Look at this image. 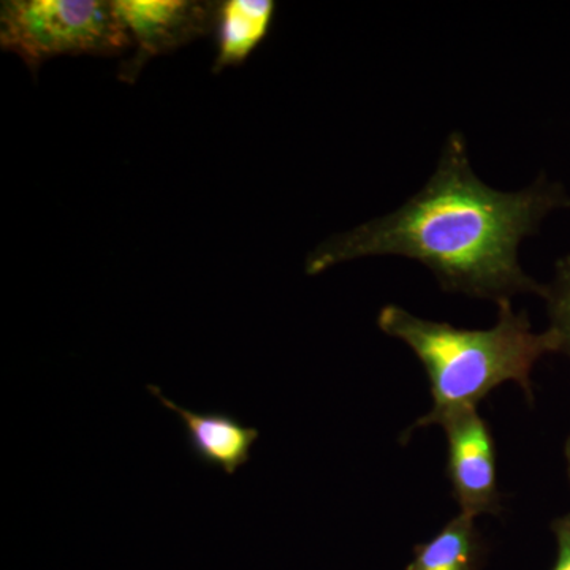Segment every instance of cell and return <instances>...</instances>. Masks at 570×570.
I'll return each instance as SVG.
<instances>
[{
  "instance_id": "6da1fadb",
  "label": "cell",
  "mask_w": 570,
  "mask_h": 570,
  "mask_svg": "<svg viewBox=\"0 0 570 570\" xmlns=\"http://www.w3.org/2000/svg\"><path fill=\"white\" fill-rule=\"evenodd\" d=\"M564 208H570L568 190L546 175L515 193L483 183L472 168L466 138L452 132L417 194L393 213L326 238L307 255L306 275L397 255L426 266L449 294L497 305L520 294L542 296L543 284L520 264V245Z\"/></svg>"
},
{
  "instance_id": "7a4b0ae2",
  "label": "cell",
  "mask_w": 570,
  "mask_h": 570,
  "mask_svg": "<svg viewBox=\"0 0 570 570\" xmlns=\"http://www.w3.org/2000/svg\"><path fill=\"white\" fill-rule=\"evenodd\" d=\"M377 326L414 352L430 381L433 407L409 433L438 425L460 409L478 407L504 382H515L528 400H534L531 376L535 363L560 351L553 332H534L528 314L517 313L512 302L499 303L497 324L487 330L430 321L397 305L382 307Z\"/></svg>"
},
{
  "instance_id": "3957f363",
  "label": "cell",
  "mask_w": 570,
  "mask_h": 570,
  "mask_svg": "<svg viewBox=\"0 0 570 570\" xmlns=\"http://www.w3.org/2000/svg\"><path fill=\"white\" fill-rule=\"evenodd\" d=\"M0 45L37 71L59 56L119 55L132 40L112 2L9 0L0 9Z\"/></svg>"
},
{
  "instance_id": "277c9868",
  "label": "cell",
  "mask_w": 570,
  "mask_h": 570,
  "mask_svg": "<svg viewBox=\"0 0 570 570\" xmlns=\"http://www.w3.org/2000/svg\"><path fill=\"white\" fill-rule=\"evenodd\" d=\"M448 436V478L463 515H499L497 445L478 407L460 409L438 423Z\"/></svg>"
},
{
  "instance_id": "5b68a950",
  "label": "cell",
  "mask_w": 570,
  "mask_h": 570,
  "mask_svg": "<svg viewBox=\"0 0 570 570\" xmlns=\"http://www.w3.org/2000/svg\"><path fill=\"white\" fill-rule=\"evenodd\" d=\"M118 14L132 45L135 58L122 77L134 81L146 61L181 47L195 37L216 28L217 7L187 0H115Z\"/></svg>"
},
{
  "instance_id": "8992f818",
  "label": "cell",
  "mask_w": 570,
  "mask_h": 570,
  "mask_svg": "<svg viewBox=\"0 0 570 570\" xmlns=\"http://www.w3.org/2000/svg\"><path fill=\"white\" fill-rule=\"evenodd\" d=\"M151 395L168 411L178 415L187 430V445L200 463L235 475L250 461V450L257 442L258 430L243 425L227 412H195L168 400L160 389L149 385Z\"/></svg>"
},
{
  "instance_id": "52a82bcc",
  "label": "cell",
  "mask_w": 570,
  "mask_h": 570,
  "mask_svg": "<svg viewBox=\"0 0 570 570\" xmlns=\"http://www.w3.org/2000/svg\"><path fill=\"white\" fill-rule=\"evenodd\" d=\"M272 0H225L217 7L214 70L239 66L264 41L275 20Z\"/></svg>"
},
{
  "instance_id": "ba28073f",
  "label": "cell",
  "mask_w": 570,
  "mask_h": 570,
  "mask_svg": "<svg viewBox=\"0 0 570 570\" xmlns=\"http://www.w3.org/2000/svg\"><path fill=\"white\" fill-rule=\"evenodd\" d=\"M489 546L475 527V519L460 513L433 539L420 543L406 570H480Z\"/></svg>"
},
{
  "instance_id": "9c48e42d",
  "label": "cell",
  "mask_w": 570,
  "mask_h": 570,
  "mask_svg": "<svg viewBox=\"0 0 570 570\" xmlns=\"http://www.w3.org/2000/svg\"><path fill=\"white\" fill-rule=\"evenodd\" d=\"M540 298L546 302L549 330L558 340V354L570 360V253L554 264L553 276L543 284Z\"/></svg>"
},
{
  "instance_id": "30bf717a",
  "label": "cell",
  "mask_w": 570,
  "mask_h": 570,
  "mask_svg": "<svg viewBox=\"0 0 570 570\" xmlns=\"http://www.w3.org/2000/svg\"><path fill=\"white\" fill-rule=\"evenodd\" d=\"M551 532L558 549L553 570H570V512L551 521Z\"/></svg>"
},
{
  "instance_id": "8fae6325",
  "label": "cell",
  "mask_w": 570,
  "mask_h": 570,
  "mask_svg": "<svg viewBox=\"0 0 570 570\" xmlns=\"http://www.w3.org/2000/svg\"><path fill=\"white\" fill-rule=\"evenodd\" d=\"M564 456H566V464H568V478H569V483H570V434H569L568 439H566Z\"/></svg>"
}]
</instances>
